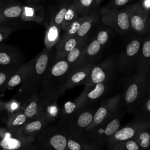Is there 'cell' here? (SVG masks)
<instances>
[{
	"label": "cell",
	"instance_id": "6da1fadb",
	"mask_svg": "<svg viewBox=\"0 0 150 150\" xmlns=\"http://www.w3.org/2000/svg\"><path fill=\"white\" fill-rule=\"evenodd\" d=\"M71 69L65 58L53 59L43 76L39 91L43 107L52 105L66 91V83Z\"/></svg>",
	"mask_w": 150,
	"mask_h": 150
},
{
	"label": "cell",
	"instance_id": "7a4b0ae2",
	"mask_svg": "<svg viewBox=\"0 0 150 150\" xmlns=\"http://www.w3.org/2000/svg\"><path fill=\"white\" fill-rule=\"evenodd\" d=\"M54 57L52 49L46 47L36 56L30 71L16 94L18 99L24 102L32 94L39 92L44 73Z\"/></svg>",
	"mask_w": 150,
	"mask_h": 150
},
{
	"label": "cell",
	"instance_id": "3957f363",
	"mask_svg": "<svg viewBox=\"0 0 150 150\" xmlns=\"http://www.w3.org/2000/svg\"><path fill=\"white\" fill-rule=\"evenodd\" d=\"M123 112L120 109L93 128L86 131L81 136L84 146L103 149L108 138L121 127Z\"/></svg>",
	"mask_w": 150,
	"mask_h": 150
},
{
	"label": "cell",
	"instance_id": "277c9868",
	"mask_svg": "<svg viewBox=\"0 0 150 150\" xmlns=\"http://www.w3.org/2000/svg\"><path fill=\"white\" fill-rule=\"evenodd\" d=\"M148 93H150L149 73L136 72L125 81L121 98L128 110L134 114L141 100Z\"/></svg>",
	"mask_w": 150,
	"mask_h": 150
},
{
	"label": "cell",
	"instance_id": "5b68a950",
	"mask_svg": "<svg viewBox=\"0 0 150 150\" xmlns=\"http://www.w3.org/2000/svg\"><path fill=\"white\" fill-rule=\"evenodd\" d=\"M95 110L94 105L80 108L70 115L60 117L57 126L69 134L81 137L91 124Z\"/></svg>",
	"mask_w": 150,
	"mask_h": 150
},
{
	"label": "cell",
	"instance_id": "8992f818",
	"mask_svg": "<svg viewBox=\"0 0 150 150\" xmlns=\"http://www.w3.org/2000/svg\"><path fill=\"white\" fill-rule=\"evenodd\" d=\"M68 135L57 126L47 127L35 139L30 150H66Z\"/></svg>",
	"mask_w": 150,
	"mask_h": 150
},
{
	"label": "cell",
	"instance_id": "52a82bcc",
	"mask_svg": "<svg viewBox=\"0 0 150 150\" xmlns=\"http://www.w3.org/2000/svg\"><path fill=\"white\" fill-rule=\"evenodd\" d=\"M112 81L84 86L81 94L74 101L77 110L88 106H93L108 93Z\"/></svg>",
	"mask_w": 150,
	"mask_h": 150
},
{
	"label": "cell",
	"instance_id": "ba28073f",
	"mask_svg": "<svg viewBox=\"0 0 150 150\" xmlns=\"http://www.w3.org/2000/svg\"><path fill=\"white\" fill-rule=\"evenodd\" d=\"M142 41L139 38L131 40L125 50L116 58V69L119 71L129 74L136 67Z\"/></svg>",
	"mask_w": 150,
	"mask_h": 150
},
{
	"label": "cell",
	"instance_id": "9c48e42d",
	"mask_svg": "<svg viewBox=\"0 0 150 150\" xmlns=\"http://www.w3.org/2000/svg\"><path fill=\"white\" fill-rule=\"evenodd\" d=\"M101 21L105 25L120 33H125L131 29L128 15L125 9L106 6L100 10Z\"/></svg>",
	"mask_w": 150,
	"mask_h": 150
},
{
	"label": "cell",
	"instance_id": "30bf717a",
	"mask_svg": "<svg viewBox=\"0 0 150 150\" xmlns=\"http://www.w3.org/2000/svg\"><path fill=\"white\" fill-rule=\"evenodd\" d=\"M115 60V56H111L100 63L94 64L84 86L112 81L117 70Z\"/></svg>",
	"mask_w": 150,
	"mask_h": 150
},
{
	"label": "cell",
	"instance_id": "8fae6325",
	"mask_svg": "<svg viewBox=\"0 0 150 150\" xmlns=\"http://www.w3.org/2000/svg\"><path fill=\"white\" fill-rule=\"evenodd\" d=\"M129 22L130 28L136 33L142 35L149 28L148 12L144 9L139 2L128 5L125 9Z\"/></svg>",
	"mask_w": 150,
	"mask_h": 150
},
{
	"label": "cell",
	"instance_id": "7c38bea8",
	"mask_svg": "<svg viewBox=\"0 0 150 150\" xmlns=\"http://www.w3.org/2000/svg\"><path fill=\"white\" fill-rule=\"evenodd\" d=\"M121 100V95L117 94L103 101L98 107L96 108L93 121L86 131L93 128L109 117L114 112L120 109Z\"/></svg>",
	"mask_w": 150,
	"mask_h": 150
},
{
	"label": "cell",
	"instance_id": "4fadbf2b",
	"mask_svg": "<svg viewBox=\"0 0 150 150\" xmlns=\"http://www.w3.org/2000/svg\"><path fill=\"white\" fill-rule=\"evenodd\" d=\"M148 120L149 119L136 116V118L127 125L119 128L108 138L106 145L107 150L110 149L114 145L120 142L134 138L139 128L145 121Z\"/></svg>",
	"mask_w": 150,
	"mask_h": 150
},
{
	"label": "cell",
	"instance_id": "5bb4252c",
	"mask_svg": "<svg viewBox=\"0 0 150 150\" xmlns=\"http://www.w3.org/2000/svg\"><path fill=\"white\" fill-rule=\"evenodd\" d=\"M52 120L45 109L36 117L28 120L21 128L22 133L26 136L36 138L49 125Z\"/></svg>",
	"mask_w": 150,
	"mask_h": 150
},
{
	"label": "cell",
	"instance_id": "9a60e30c",
	"mask_svg": "<svg viewBox=\"0 0 150 150\" xmlns=\"http://www.w3.org/2000/svg\"><path fill=\"white\" fill-rule=\"evenodd\" d=\"M23 61L21 53L15 47L0 45V67L19 66Z\"/></svg>",
	"mask_w": 150,
	"mask_h": 150
},
{
	"label": "cell",
	"instance_id": "2e32d148",
	"mask_svg": "<svg viewBox=\"0 0 150 150\" xmlns=\"http://www.w3.org/2000/svg\"><path fill=\"white\" fill-rule=\"evenodd\" d=\"M94 62L71 69L66 83V89H69L79 84L84 85L87 81L90 70Z\"/></svg>",
	"mask_w": 150,
	"mask_h": 150
},
{
	"label": "cell",
	"instance_id": "e0dca14e",
	"mask_svg": "<svg viewBox=\"0 0 150 150\" xmlns=\"http://www.w3.org/2000/svg\"><path fill=\"white\" fill-rule=\"evenodd\" d=\"M22 5L13 1L0 4V26L9 25V23L21 18Z\"/></svg>",
	"mask_w": 150,
	"mask_h": 150
},
{
	"label": "cell",
	"instance_id": "ac0fdd59",
	"mask_svg": "<svg viewBox=\"0 0 150 150\" xmlns=\"http://www.w3.org/2000/svg\"><path fill=\"white\" fill-rule=\"evenodd\" d=\"M101 48L102 46L96 40V38H94L90 42L87 43L72 69L93 63L100 53Z\"/></svg>",
	"mask_w": 150,
	"mask_h": 150
},
{
	"label": "cell",
	"instance_id": "d6986e66",
	"mask_svg": "<svg viewBox=\"0 0 150 150\" xmlns=\"http://www.w3.org/2000/svg\"><path fill=\"white\" fill-rule=\"evenodd\" d=\"M35 58L36 56L18 67L8 80L5 87V91L22 84L25 81L33 67Z\"/></svg>",
	"mask_w": 150,
	"mask_h": 150
},
{
	"label": "cell",
	"instance_id": "ffe728a7",
	"mask_svg": "<svg viewBox=\"0 0 150 150\" xmlns=\"http://www.w3.org/2000/svg\"><path fill=\"white\" fill-rule=\"evenodd\" d=\"M135 69L137 73H150V39L149 36L142 42Z\"/></svg>",
	"mask_w": 150,
	"mask_h": 150
},
{
	"label": "cell",
	"instance_id": "44dd1931",
	"mask_svg": "<svg viewBox=\"0 0 150 150\" xmlns=\"http://www.w3.org/2000/svg\"><path fill=\"white\" fill-rule=\"evenodd\" d=\"M21 109L28 120H29L39 115L46 108L43 107L40 103L39 92H36L23 102Z\"/></svg>",
	"mask_w": 150,
	"mask_h": 150
},
{
	"label": "cell",
	"instance_id": "7402d4cb",
	"mask_svg": "<svg viewBox=\"0 0 150 150\" xmlns=\"http://www.w3.org/2000/svg\"><path fill=\"white\" fill-rule=\"evenodd\" d=\"M82 38L76 36H63L56 45V50L54 59L64 58L66 55L76 46Z\"/></svg>",
	"mask_w": 150,
	"mask_h": 150
},
{
	"label": "cell",
	"instance_id": "603a6c76",
	"mask_svg": "<svg viewBox=\"0 0 150 150\" xmlns=\"http://www.w3.org/2000/svg\"><path fill=\"white\" fill-rule=\"evenodd\" d=\"M44 19L43 9L36 5L29 4L22 5V12L21 19L25 22L33 21L38 23H41Z\"/></svg>",
	"mask_w": 150,
	"mask_h": 150
},
{
	"label": "cell",
	"instance_id": "cb8c5ba5",
	"mask_svg": "<svg viewBox=\"0 0 150 150\" xmlns=\"http://www.w3.org/2000/svg\"><path fill=\"white\" fill-rule=\"evenodd\" d=\"M134 139L142 150H149L150 145V121L146 120L138 130Z\"/></svg>",
	"mask_w": 150,
	"mask_h": 150
},
{
	"label": "cell",
	"instance_id": "d4e9b609",
	"mask_svg": "<svg viewBox=\"0 0 150 150\" xmlns=\"http://www.w3.org/2000/svg\"><path fill=\"white\" fill-rule=\"evenodd\" d=\"M62 29L50 21L49 26L47 27L45 36L44 42L46 48L52 49L56 46L60 39V34Z\"/></svg>",
	"mask_w": 150,
	"mask_h": 150
},
{
	"label": "cell",
	"instance_id": "484cf974",
	"mask_svg": "<svg viewBox=\"0 0 150 150\" xmlns=\"http://www.w3.org/2000/svg\"><path fill=\"white\" fill-rule=\"evenodd\" d=\"M28 121L22 109H19L12 114H9L6 122V127L10 130L15 131L21 127Z\"/></svg>",
	"mask_w": 150,
	"mask_h": 150
},
{
	"label": "cell",
	"instance_id": "4316f807",
	"mask_svg": "<svg viewBox=\"0 0 150 150\" xmlns=\"http://www.w3.org/2000/svg\"><path fill=\"white\" fill-rule=\"evenodd\" d=\"M98 19V15L96 13L86 15L85 18L81 23L75 36L79 38H86L92 26L95 24Z\"/></svg>",
	"mask_w": 150,
	"mask_h": 150
},
{
	"label": "cell",
	"instance_id": "83f0119b",
	"mask_svg": "<svg viewBox=\"0 0 150 150\" xmlns=\"http://www.w3.org/2000/svg\"><path fill=\"white\" fill-rule=\"evenodd\" d=\"M88 42L87 37L82 38L76 46L64 57L67 62L71 66V69L79 58L81 52Z\"/></svg>",
	"mask_w": 150,
	"mask_h": 150
},
{
	"label": "cell",
	"instance_id": "f1b7e54d",
	"mask_svg": "<svg viewBox=\"0 0 150 150\" xmlns=\"http://www.w3.org/2000/svg\"><path fill=\"white\" fill-rule=\"evenodd\" d=\"M134 114L146 119L150 117V93L147 94L138 104Z\"/></svg>",
	"mask_w": 150,
	"mask_h": 150
},
{
	"label": "cell",
	"instance_id": "f546056e",
	"mask_svg": "<svg viewBox=\"0 0 150 150\" xmlns=\"http://www.w3.org/2000/svg\"><path fill=\"white\" fill-rule=\"evenodd\" d=\"M80 16L78 15L73 4L72 2L69 4L61 25L62 30L64 31L71 23L77 19Z\"/></svg>",
	"mask_w": 150,
	"mask_h": 150
},
{
	"label": "cell",
	"instance_id": "4dcf8cb0",
	"mask_svg": "<svg viewBox=\"0 0 150 150\" xmlns=\"http://www.w3.org/2000/svg\"><path fill=\"white\" fill-rule=\"evenodd\" d=\"M19 66L0 67V93L5 91V87L8 80Z\"/></svg>",
	"mask_w": 150,
	"mask_h": 150
},
{
	"label": "cell",
	"instance_id": "1f68e13d",
	"mask_svg": "<svg viewBox=\"0 0 150 150\" xmlns=\"http://www.w3.org/2000/svg\"><path fill=\"white\" fill-rule=\"evenodd\" d=\"M95 0H74L73 4L79 16L86 15L93 5L94 4Z\"/></svg>",
	"mask_w": 150,
	"mask_h": 150
},
{
	"label": "cell",
	"instance_id": "d6a6232c",
	"mask_svg": "<svg viewBox=\"0 0 150 150\" xmlns=\"http://www.w3.org/2000/svg\"><path fill=\"white\" fill-rule=\"evenodd\" d=\"M84 145L81 137L73 134H69L66 150H82Z\"/></svg>",
	"mask_w": 150,
	"mask_h": 150
},
{
	"label": "cell",
	"instance_id": "836d02e7",
	"mask_svg": "<svg viewBox=\"0 0 150 150\" xmlns=\"http://www.w3.org/2000/svg\"><path fill=\"white\" fill-rule=\"evenodd\" d=\"M109 150H142L135 139H129L120 142Z\"/></svg>",
	"mask_w": 150,
	"mask_h": 150
},
{
	"label": "cell",
	"instance_id": "e575fe53",
	"mask_svg": "<svg viewBox=\"0 0 150 150\" xmlns=\"http://www.w3.org/2000/svg\"><path fill=\"white\" fill-rule=\"evenodd\" d=\"M69 4L66 3L63 4L59 9V11L54 14V15L51 19V21L53 22L56 25L61 28V25L64 19L65 13L68 8Z\"/></svg>",
	"mask_w": 150,
	"mask_h": 150
},
{
	"label": "cell",
	"instance_id": "d590c367",
	"mask_svg": "<svg viewBox=\"0 0 150 150\" xmlns=\"http://www.w3.org/2000/svg\"><path fill=\"white\" fill-rule=\"evenodd\" d=\"M85 16L86 15L79 17L77 19H76L73 23H71L64 30V33L63 35L68 36H75L78 29L80 28L81 23H82V22L85 18Z\"/></svg>",
	"mask_w": 150,
	"mask_h": 150
},
{
	"label": "cell",
	"instance_id": "8d00e7d4",
	"mask_svg": "<svg viewBox=\"0 0 150 150\" xmlns=\"http://www.w3.org/2000/svg\"><path fill=\"white\" fill-rule=\"evenodd\" d=\"M15 30V28L9 25L0 26V45Z\"/></svg>",
	"mask_w": 150,
	"mask_h": 150
},
{
	"label": "cell",
	"instance_id": "74e56055",
	"mask_svg": "<svg viewBox=\"0 0 150 150\" xmlns=\"http://www.w3.org/2000/svg\"><path fill=\"white\" fill-rule=\"evenodd\" d=\"M98 42L100 44V45L103 47L108 42L109 39V33L107 30L103 29L100 30L97 36L95 37Z\"/></svg>",
	"mask_w": 150,
	"mask_h": 150
},
{
	"label": "cell",
	"instance_id": "f35d334b",
	"mask_svg": "<svg viewBox=\"0 0 150 150\" xmlns=\"http://www.w3.org/2000/svg\"><path fill=\"white\" fill-rule=\"evenodd\" d=\"M131 0H114L110 4V5L108 6L111 8H117L118 7H120L127 4Z\"/></svg>",
	"mask_w": 150,
	"mask_h": 150
},
{
	"label": "cell",
	"instance_id": "ab89813d",
	"mask_svg": "<svg viewBox=\"0 0 150 150\" xmlns=\"http://www.w3.org/2000/svg\"><path fill=\"white\" fill-rule=\"evenodd\" d=\"M145 11L149 12V0H143L142 2H139Z\"/></svg>",
	"mask_w": 150,
	"mask_h": 150
},
{
	"label": "cell",
	"instance_id": "60d3db41",
	"mask_svg": "<svg viewBox=\"0 0 150 150\" xmlns=\"http://www.w3.org/2000/svg\"><path fill=\"white\" fill-rule=\"evenodd\" d=\"M28 4L31 5H36L43 0H25Z\"/></svg>",
	"mask_w": 150,
	"mask_h": 150
},
{
	"label": "cell",
	"instance_id": "b9f144b4",
	"mask_svg": "<svg viewBox=\"0 0 150 150\" xmlns=\"http://www.w3.org/2000/svg\"><path fill=\"white\" fill-rule=\"evenodd\" d=\"M6 108V103L0 101V112L5 110Z\"/></svg>",
	"mask_w": 150,
	"mask_h": 150
},
{
	"label": "cell",
	"instance_id": "7bdbcfd3",
	"mask_svg": "<svg viewBox=\"0 0 150 150\" xmlns=\"http://www.w3.org/2000/svg\"><path fill=\"white\" fill-rule=\"evenodd\" d=\"M82 150H102V149L93 148V147H88V146H84Z\"/></svg>",
	"mask_w": 150,
	"mask_h": 150
},
{
	"label": "cell",
	"instance_id": "ee69618b",
	"mask_svg": "<svg viewBox=\"0 0 150 150\" xmlns=\"http://www.w3.org/2000/svg\"><path fill=\"white\" fill-rule=\"evenodd\" d=\"M11 1H13V0H0V4H4Z\"/></svg>",
	"mask_w": 150,
	"mask_h": 150
},
{
	"label": "cell",
	"instance_id": "f6af8a7d",
	"mask_svg": "<svg viewBox=\"0 0 150 150\" xmlns=\"http://www.w3.org/2000/svg\"><path fill=\"white\" fill-rule=\"evenodd\" d=\"M103 0H95V2H94V4L95 5H98L100 2H101Z\"/></svg>",
	"mask_w": 150,
	"mask_h": 150
}]
</instances>
